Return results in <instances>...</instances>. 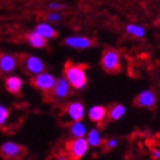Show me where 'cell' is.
Returning <instances> with one entry per match:
<instances>
[{
  "label": "cell",
  "mask_w": 160,
  "mask_h": 160,
  "mask_svg": "<svg viewBox=\"0 0 160 160\" xmlns=\"http://www.w3.org/2000/svg\"><path fill=\"white\" fill-rule=\"evenodd\" d=\"M116 145H117V141H116V140H110V141H108L107 142L108 148H112V147H115Z\"/></svg>",
  "instance_id": "cell-23"
},
{
  "label": "cell",
  "mask_w": 160,
  "mask_h": 160,
  "mask_svg": "<svg viewBox=\"0 0 160 160\" xmlns=\"http://www.w3.org/2000/svg\"><path fill=\"white\" fill-rule=\"evenodd\" d=\"M47 19L49 20V21L58 22V21H60V19H61V15H60L58 11H53V12H50L49 15L47 16Z\"/></svg>",
  "instance_id": "cell-21"
},
{
  "label": "cell",
  "mask_w": 160,
  "mask_h": 160,
  "mask_svg": "<svg viewBox=\"0 0 160 160\" xmlns=\"http://www.w3.org/2000/svg\"><path fill=\"white\" fill-rule=\"evenodd\" d=\"M6 89L12 95H19L21 87H22V80L17 76H10L5 80Z\"/></svg>",
  "instance_id": "cell-12"
},
{
  "label": "cell",
  "mask_w": 160,
  "mask_h": 160,
  "mask_svg": "<svg viewBox=\"0 0 160 160\" xmlns=\"http://www.w3.org/2000/svg\"><path fill=\"white\" fill-rule=\"evenodd\" d=\"M18 65V59L10 53H1L0 55V70L3 72H10Z\"/></svg>",
  "instance_id": "cell-10"
},
{
  "label": "cell",
  "mask_w": 160,
  "mask_h": 160,
  "mask_svg": "<svg viewBox=\"0 0 160 160\" xmlns=\"http://www.w3.org/2000/svg\"><path fill=\"white\" fill-rule=\"evenodd\" d=\"M125 113V107L122 105H113L112 107L110 108L108 116H109L110 119H119V118L122 117V115Z\"/></svg>",
  "instance_id": "cell-17"
},
{
  "label": "cell",
  "mask_w": 160,
  "mask_h": 160,
  "mask_svg": "<svg viewBox=\"0 0 160 160\" xmlns=\"http://www.w3.org/2000/svg\"><path fill=\"white\" fill-rule=\"evenodd\" d=\"M87 69L86 63H75L72 61H66L65 63V78L70 86L75 89H82L87 85Z\"/></svg>",
  "instance_id": "cell-1"
},
{
  "label": "cell",
  "mask_w": 160,
  "mask_h": 160,
  "mask_svg": "<svg viewBox=\"0 0 160 160\" xmlns=\"http://www.w3.org/2000/svg\"><path fill=\"white\" fill-rule=\"evenodd\" d=\"M88 141L91 146H98L101 143V139L99 137V133L97 132V130H91L89 133V138H88Z\"/></svg>",
  "instance_id": "cell-19"
},
{
  "label": "cell",
  "mask_w": 160,
  "mask_h": 160,
  "mask_svg": "<svg viewBox=\"0 0 160 160\" xmlns=\"http://www.w3.org/2000/svg\"><path fill=\"white\" fill-rule=\"evenodd\" d=\"M55 82H56V79L53 78V76L48 72H43V71L38 73V75H35V77H32L31 80H30V83L33 87L41 90L45 95L49 96V97L51 95V91H52Z\"/></svg>",
  "instance_id": "cell-4"
},
{
  "label": "cell",
  "mask_w": 160,
  "mask_h": 160,
  "mask_svg": "<svg viewBox=\"0 0 160 160\" xmlns=\"http://www.w3.org/2000/svg\"><path fill=\"white\" fill-rule=\"evenodd\" d=\"M106 116H107V110L102 106H95L89 110V118L92 121L99 122V125L105 119Z\"/></svg>",
  "instance_id": "cell-15"
},
{
  "label": "cell",
  "mask_w": 160,
  "mask_h": 160,
  "mask_svg": "<svg viewBox=\"0 0 160 160\" xmlns=\"http://www.w3.org/2000/svg\"><path fill=\"white\" fill-rule=\"evenodd\" d=\"M27 41L29 42V45L33 48H45L47 46V40L46 38H43L42 36H40L36 31H31L27 35Z\"/></svg>",
  "instance_id": "cell-13"
},
{
  "label": "cell",
  "mask_w": 160,
  "mask_h": 160,
  "mask_svg": "<svg viewBox=\"0 0 160 160\" xmlns=\"http://www.w3.org/2000/svg\"><path fill=\"white\" fill-rule=\"evenodd\" d=\"M126 32L135 38H143L146 36V29L138 23H128L126 26Z\"/></svg>",
  "instance_id": "cell-16"
},
{
  "label": "cell",
  "mask_w": 160,
  "mask_h": 160,
  "mask_svg": "<svg viewBox=\"0 0 160 160\" xmlns=\"http://www.w3.org/2000/svg\"><path fill=\"white\" fill-rule=\"evenodd\" d=\"M152 153L155 155V157L157 158L158 160H160V151H158V150H153Z\"/></svg>",
  "instance_id": "cell-24"
},
{
  "label": "cell",
  "mask_w": 160,
  "mask_h": 160,
  "mask_svg": "<svg viewBox=\"0 0 160 160\" xmlns=\"http://www.w3.org/2000/svg\"><path fill=\"white\" fill-rule=\"evenodd\" d=\"M35 31L39 33L40 36H42L43 38H47V39H52V38L58 36V32L53 29V27H51L49 23H46V22L37 25Z\"/></svg>",
  "instance_id": "cell-14"
},
{
  "label": "cell",
  "mask_w": 160,
  "mask_h": 160,
  "mask_svg": "<svg viewBox=\"0 0 160 160\" xmlns=\"http://www.w3.org/2000/svg\"><path fill=\"white\" fill-rule=\"evenodd\" d=\"M100 65L105 71L109 73L118 72L121 68V56L118 50L113 48H107L103 50Z\"/></svg>",
  "instance_id": "cell-2"
},
{
  "label": "cell",
  "mask_w": 160,
  "mask_h": 160,
  "mask_svg": "<svg viewBox=\"0 0 160 160\" xmlns=\"http://www.w3.org/2000/svg\"><path fill=\"white\" fill-rule=\"evenodd\" d=\"M21 65L26 72L31 73V75H38V73L42 72L45 70V65L38 57L35 56H26L21 60Z\"/></svg>",
  "instance_id": "cell-6"
},
{
  "label": "cell",
  "mask_w": 160,
  "mask_h": 160,
  "mask_svg": "<svg viewBox=\"0 0 160 160\" xmlns=\"http://www.w3.org/2000/svg\"><path fill=\"white\" fill-rule=\"evenodd\" d=\"M88 149V142L82 137L69 140L66 142V152L69 160H80Z\"/></svg>",
  "instance_id": "cell-3"
},
{
  "label": "cell",
  "mask_w": 160,
  "mask_h": 160,
  "mask_svg": "<svg viewBox=\"0 0 160 160\" xmlns=\"http://www.w3.org/2000/svg\"><path fill=\"white\" fill-rule=\"evenodd\" d=\"M135 105L141 108H153L156 105V95L151 90H145L136 97Z\"/></svg>",
  "instance_id": "cell-9"
},
{
  "label": "cell",
  "mask_w": 160,
  "mask_h": 160,
  "mask_svg": "<svg viewBox=\"0 0 160 160\" xmlns=\"http://www.w3.org/2000/svg\"><path fill=\"white\" fill-rule=\"evenodd\" d=\"M8 117H9V111H8V109L2 107V106H0V126L5 122Z\"/></svg>",
  "instance_id": "cell-20"
},
{
  "label": "cell",
  "mask_w": 160,
  "mask_h": 160,
  "mask_svg": "<svg viewBox=\"0 0 160 160\" xmlns=\"http://www.w3.org/2000/svg\"><path fill=\"white\" fill-rule=\"evenodd\" d=\"M70 93V85L66 80V78H59L56 80L55 86L52 88L50 97H55L58 99H63Z\"/></svg>",
  "instance_id": "cell-8"
},
{
  "label": "cell",
  "mask_w": 160,
  "mask_h": 160,
  "mask_svg": "<svg viewBox=\"0 0 160 160\" xmlns=\"http://www.w3.org/2000/svg\"><path fill=\"white\" fill-rule=\"evenodd\" d=\"M71 132H72V135L76 136V137H82V136L85 135L86 130H85L83 125H81L80 122H76L71 126Z\"/></svg>",
  "instance_id": "cell-18"
},
{
  "label": "cell",
  "mask_w": 160,
  "mask_h": 160,
  "mask_svg": "<svg viewBox=\"0 0 160 160\" xmlns=\"http://www.w3.org/2000/svg\"><path fill=\"white\" fill-rule=\"evenodd\" d=\"M0 155L5 160H21L27 155V148L15 142H6L0 148Z\"/></svg>",
  "instance_id": "cell-5"
},
{
  "label": "cell",
  "mask_w": 160,
  "mask_h": 160,
  "mask_svg": "<svg viewBox=\"0 0 160 160\" xmlns=\"http://www.w3.org/2000/svg\"><path fill=\"white\" fill-rule=\"evenodd\" d=\"M48 8H49L50 10H52V11H59V10H62L65 9V5H62V3L60 2H50L49 6H48Z\"/></svg>",
  "instance_id": "cell-22"
},
{
  "label": "cell",
  "mask_w": 160,
  "mask_h": 160,
  "mask_svg": "<svg viewBox=\"0 0 160 160\" xmlns=\"http://www.w3.org/2000/svg\"><path fill=\"white\" fill-rule=\"evenodd\" d=\"M65 112L70 117V119L79 121L83 116V106L80 102H70L65 108Z\"/></svg>",
  "instance_id": "cell-11"
},
{
  "label": "cell",
  "mask_w": 160,
  "mask_h": 160,
  "mask_svg": "<svg viewBox=\"0 0 160 160\" xmlns=\"http://www.w3.org/2000/svg\"><path fill=\"white\" fill-rule=\"evenodd\" d=\"M92 38L86 37V36H69L63 40L66 46L73 49H88L93 46Z\"/></svg>",
  "instance_id": "cell-7"
}]
</instances>
